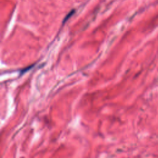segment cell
Wrapping results in <instances>:
<instances>
[{
	"label": "cell",
	"instance_id": "1",
	"mask_svg": "<svg viewBox=\"0 0 158 158\" xmlns=\"http://www.w3.org/2000/svg\"><path fill=\"white\" fill-rule=\"evenodd\" d=\"M33 66V65H32V66H29V67H27V68H26V69H24L23 70H22V71H21V74H23L24 72H27V71H28L29 69H30Z\"/></svg>",
	"mask_w": 158,
	"mask_h": 158
},
{
	"label": "cell",
	"instance_id": "2",
	"mask_svg": "<svg viewBox=\"0 0 158 158\" xmlns=\"http://www.w3.org/2000/svg\"><path fill=\"white\" fill-rule=\"evenodd\" d=\"M73 13H74V11H72V12L70 13H69V14H68V15L66 16V18H65V19H64V22H66V21H67V20L69 18V17H71V16L73 14Z\"/></svg>",
	"mask_w": 158,
	"mask_h": 158
}]
</instances>
